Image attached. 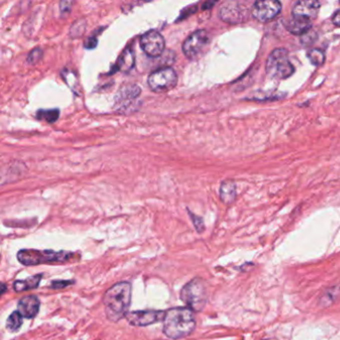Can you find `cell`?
<instances>
[{
    "mask_svg": "<svg viewBox=\"0 0 340 340\" xmlns=\"http://www.w3.org/2000/svg\"><path fill=\"white\" fill-rule=\"evenodd\" d=\"M340 301V283L332 285L321 292L318 297V306L320 308H327Z\"/></svg>",
    "mask_w": 340,
    "mask_h": 340,
    "instance_id": "9a60e30c",
    "label": "cell"
},
{
    "mask_svg": "<svg viewBox=\"0 0 340 340\" xmlns=\"http://www.w3.org/2000/svg\"><path fill=\"white\" fill-rule=\"evenodd\" d=\"M141 89L137 85H128L123 87L115 97V103L118 111H129L134 106V101L140 96Z\"/></svg>",
    "mask_w": 340,
    "mask_h": 340,
    "instance_id": "7c38bea8",
    "label": "cell"
},
{
    "mask_svg": "<svg viewBox=\"0 0 340 340\" xmlns=\"http://www.w3.org/2000/svg\"><path fill=\"white\" fill-rule=\"evenodd\" d=\"M281 11V3L276 0H258L251 7L252 17L259 22H267Z\"/></svg>",
    "mask_w": 340,
    "mask_h": 340,
    "instance_id": "9c48e42d",
    "label": "cell"
},
{
    "mask_svg": "<svg viewBox=\"0 0 340 340\" xmlns=\"http://www.w3.org/2000/svg\"><path fill=\"white\" fill-rule=\"evenodd\" d=\"M210 43V35L206 30H197L183 43V52L189 59L200 57Z\"/></svg>",
    "mask_w": 340,
    "mask_h": 340,
    "instance_id": "ba28073f",
    "label": "cell"
},
{
    "mask_svg": "<svg viewBox=\"0 0 340 340\" xmlns=\"http://www.w3.org/2000/svg\"><path fill=\"white\" fill-rule=\"evenodd\" d=\"M332 22L333 24H335L336 26H339L340 27V10H338L332 17Z\"/></svg>",
    "mask_w": 340,
    "mask_h": 340,
    "instance_id": "83f0119b",
    "label": "cell"
},
{
    "mask_svg": "<svg viewBox=\"0 0 340 340\" xmlns=\"http://www.w3.org/2000/svg\"><path fill=\"white\" fill-rule=\"evenodd\" d=\"M319 8H320V2L316 0L298 1L292 9V16L310 20L316 17L319 11Z\"/></svg>",
    "mask_w": 340,
    "mask_h": 340,
    "instance_id": "4fadbf2b",
    "label": "cell"
},
{
    "mask_svg": "<svg viewBox=\"0 0 340 340\" xmlns=\"http://www.w3.org/2000/svg\"><path fill=\"white\" fill-rule=\"evenodd\" d=\"M74 283V280H53L50 284V288L62 289Z\"/></svg>",
    "mask_w": 340,
    "mask_h": 340,
    "instance_id": "d4e9b609",
    "label": "cell"
},
{
    "mask_svg": "<svg viewBox=\"0 0 340 340\" xmlns=\"http://www.w3.org/2000/svg\"><path fill=\"white\" fill-rule=\"evenodd\" d=\"M266 73L275 79H286L294 72V67L289 60L288 51L284 48L274 49L267 57L265 64Z\"/></svg>",
    "mask_w": 340,
    "mask_h": 340,
    "instance_id": "5b68a950",
    "label": "cell"
},
{
    "mask_svg": "<svg viewBox=\"0 0 340 340\" xmlns=\"http://www.w3.org/2000/svg\"><path fill=\"white\" fill-rule=\"evenodd\" d=\"M132 300V284L128 281L117 282L103 296L105 313L114 323L126 318Z\"/></svg>",
    "mask_w": 340,
    "mask_h": 340,
    "instance_id": "6da1fadb",
    "label": "cell"
},
{
    "mask_svg": "<svg viewBox=\"0 0 340 340\" xmlns=\"http://www.w3.org/2000/svg\"><path fill=\"white\" fill-rule=\"evenodd\" d=\"M220 197L223 203L229 205L231 204L236 197V187L234 182L225 181L222 183L220 188Z\"/></svg>",
    "mask_w": 340,
    "mask_h": 340,
    "instance_id": "ac0fdd59",
    "label": "cell"
},
{
    "mask_svg": "<svg viewBox=\"0 0 340 340\" xmlns=\"http://www.w3.org/2000/svg\"><path fill=\"white\" fill-rule=\"evenodd\" d=\"M285 28L294 35L304 34L311 28V20L292 16L286 21Z\"/></svg>",
    "mask_w": 340,
    "mask_h": 340,
    "instance_id": "2e32d148",
    "label": "cell"
},
{
    "mask_svg": "<svg viewBox=\"0 0 340 340\" xmlns=\"http://www.w3.org/2000/svg\"><path fill=\"white\" fill-rule=\"evenodd\" d=\"M42 279V274H36L33 276H29L25 279H20V280H16L13 282V289L16 292H22L25 290H29V289H34L37 288L40 284V281Z\"/></svg>",
    "mask_w": 340,
    "mask_h": 340,
    "instance_id": "e0dca14e",
    "label": "cell"
},
{
    "mask_svg": "<svg viewBox=\"0 0 340 340\" xmlns=\"http://www.w3.org/2000/svg\"><path fill=\"white\" fill-rule=\"evenodd\" d=\"M189 214L191 216V219H192V221L194 223V226L196 227L197 231L200 232V233L203 232L205 230V224H204L203 219L198 217V216H196V215H194V214H192L191 212H189Z\"/></svg>",
    "mask_w": 340,
    "mask_h": 340,
    "instance_id": "cb8c5ba5",
    "label": "cell"
},
{
    "mask_svg": "<svg viewBox=\"0 0 340 340\" xmlns=\"http://www.w3.org/2000/svg\"><path fill=\"white\" fill-rule=\"evenodd\" d=\"M73 253L60 250H38V249H20L17 253V258L23 265H37L50 262H63L69 260Z\"/></svg>",
    "mask_w": 340,
    "mask_h": 340,
    "instance_id": "277c9868",
    "label": "cell"
},
{
    "mask_svg": "<svg viewBox=\"0 0 340 340\" xmlns=\"http://www.w3.org/2000/svg\"><path fill=\"white\" fill-rule=\"evenodd\" d=\"M178 83V75L171 67H164L154 71L148 78V85L156 93L171 91Z\"/></svg>",
    "mask_w": 340,
    "mask_h": 340,
    "instance_id": "8992f818",
    "label": "cell"
},
{
    "mask_svg": "<svg viewBox=\"0 0 340 340\" xmlns=\"http://www.w3.org/2000/svg\"><path fill=\"white\" fill-rule=\"evenodd\" d=\"M135 65V55L134 52L127 48L123 51L121 56L118 59L117 66L121 72H129Z\"/></svg>",
    "mask_w": 340,
    "mask_h": 340,
    "instance_id": "d6986e66",
    "label": "cell"
},
{
    "mask_svg": "<svg viewBox=\"0 0 340 340\" xmlns=\"http://www.w3.org/2000/svg\"><path fill=\"white\" fill-rule=\"evenodd\" d=\"M182 301L194 312L202 311L208 302V290L206 282L196 277L190 280L181 290Z\"/></svg>",
    "mask_w": 340,
    "mask_h": 340,
    "instance_id": "3957f363",
    "label": "cell"
},
{
    "mask_svg": "<svg viewBox=\"0 0 340 340\" xmlns=\"http://www.w3.org/2000/svg\"><path fill=\"white\" fill-rule=\"evenodd\" d=\"M307 58L315 66L321 65L325 61L324 52L322 50H320V49H311V50H309L308 53H307Z\"/></svg>",
    "mask_w": 340,
    "mask_h": 340,
    "instance_id": "44dd1931",
    "label": "cell"
},
{
    "mask_svg": "<svg viewBox=\"0 0 340 340\" xmlns=\"http://www.w3.org/2000/svg\"><path fill=\"white\" fill-rule=\"evenodd\" d=\"M215 2H211V3H206L204 6H203V9H207L208 6H211V5H214Z\"/></svg>",
    "mask_w": 340,
    "mask_h": 340,
    "instance_id": "f1b7e54d",
    "label": "cell"
},
{
    "mask_svg": "<svg viewBox=\"0 0 340 340\" xmlns=\"http://www.w3.org/2000/svg\"><path fill=\"white\" fill-rule=\"evenodd\" d=\"M251 8L240 1H227L220 8V18L229 24H239L248 19Z\"/></svg>",
    "mask_w": 340,
    "mask_h": 340,
    "instance_id": "52a82bcc",
    "label": "cell"
},
{
    "mask_svg": "<svg viewBox=\"0 0 340 340\" xmlns=\"http://www.w3.org/2000/svg\"><path fill=\"white\" fill-rule=\"evenodd\" d=\"M22 323H23V316L20 314V312L18 310L13 311L9 315V317L6 321V328L11 332H15L21 327Z\"/></svg>",
    "mask_w": 340,
    "mask_h": 340,
    "instance_id": "ffe728a7",
    "label": "cell"
},
{
    "mask_svg": "<svg viewBox=\"0 0 340 340\" xmlns=\"http://www.w3.org/2000/svg\"><path fill=\"white\" fill-rule=\"evenodd\" d=\"M41 57H42V50L39 48H36L29 53L27 62L29 64H36L41 59Z\"/></svg>",
    "mask_w": 340,
    "mask_h": 340,
    "instance_id": "603a6c76",
    "label": "cell"
},
{
    "mask_svg": "<svg viewBox=\"0 0 340 340\" xmlns=\"http://www.w3.org/2000/svg\"><path fill=\"white\" fill-rule=\"evenodd\" d=\"M163 332L171 338L177 340L192 334L196 328L195 312L189 307H174L166 311L163 320Z\"/></svg>",
    "mask_w": 340,
    "mask_h": 340,
    "instance_id": "7a4b0ae2",
    "label": "cell"
},
{
    "mask_svg": "<svg viewBox=\"0 0 340 340\" xmlns=\"http://www.w3.org/2000/svg\"><path fill=\"white\" fill-rule=\"evenodd\" d=\"M140 45L148 56L156 58L165 50V39L159 32L150 31L141 37Z\"/></svg>",
    "mask_w": 340,
    "mask_h": 340,
    "instance_id": "8fae6325",
    "label": "cell"
},
{
    "mask_svg": "<svg viewBox=\"0 0 340 340\" xmlns=\"http://www.w3.org/2000/svg\"><path fill=\"white\" fill-rule=\"evenodd\" d=\"M73 3L70 2V1H62L60 3V10L61 12L65 13V12H69L71 10V7H72Z\"/></svg>",
    "mask_w": 340,
    "mask_h": 340,
    "instance_id": "484cf974",
    "label": "cell"
},
{
    "mask_svg": "<svg viewBox=\"0 0 340 340\" xmlns=\"http://www.w3.org/2000/svg\"><path fill=\"white\" fill-rule=\"evenodd\" d=\"M97 44V39L96 38H91L88 40V42L85 44V46L88 48V49H92L93 47H95Z\"/></svg>",
    "mask_w": 340,
    "mask_h": 340,
    "instance_id": "4316f807",
    "label": "cell"
},
{
    "mask_svg": "<svg viewBox=\"0 0 340 340\" xmlns=\"http://www.w3.org/2000/svg\"><path fill=\"white\" fill-rule=\"evenodd\" d=\"M165 313L163 310H136L128 312L126 319L133 326H148L163 321Z\"/></svg>",
    "mask_w": 340,
    "mask_h": 340,
    "instance_id": "30bf717a",
    "label": "cell"
},
{
    "mask_svg": "<svg viewBox=\"0 0 340 340\" xmlns=\"http://www.w3.org/2000/svg\"><path fill=\"white\" fill-rule=\"evenodd\" d=\"M40 309V300L36 295H27L18 301V311L27 319L34 318Z\"/></svg>",
    "mask_w": 340,
    "mask_h": 340,
    "instance_id": "5bb4252c",
    "label": "cell"
},
{
    "mask_svg": "<svg viewBox=\"0 0 340 340\" xmlns=\"http://www.w3.org/2000/svg\"><path fill=\"white\" fill-rule=\"evenodd\" d=\"M37 118L40 120L47 121L49 123L55 122L59 117V110L50 109V110H39L36 114Z\"/></svg>",
    "mask_w": 340,
    "mask_h": 340,
    "instance_id": "7402d4cb",
    "label": "cell"
}]
</instances>
